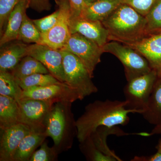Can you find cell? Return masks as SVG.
I'll return each instance as SVG.
<instances>
[{"mask_svg":"<svg viewBox=\"0 0 161 161\" xmlns=\"http://www.w3.org/2000/svg\"><path fill=\"white\" fill-rule=\"evenodd\" d=\"M60 50L69 52L80 59L92 77L104 53L102 47L79 33L71 34L63 48Z\"/></svg>","mask_w":161,"mask_h":161,"instance_id":"9c48e42d","label":"cell"},{"mask_svg":"<svg viewBox=\"0 0 161 161\" xmlns=\"http://www.w3.org/2000/svg\"><path fill=\"white\" fill-rule=\"evenodd\" d=\"M22 98H31L54 103L58 102L73 103L80 100L76 92L66 84L61 82L43 86H35L23 90Z\"/></svg>","mask_w":161,"mask_h":161,"instance_id":"30bf717a","label":"cell"},{"mask_svg":"<svg viewBox=\"0 0 161 161\" xmlns=\"http://www.w3.org/2000/svg\"><path fill=\"white\" fill-rule=\"evenodd\" d=\"M41 34L37 27L26 14L20 28L17 40L26 43H38L41 39Z\"/></svg>","mask_w":161,"mask_h":161,"instance_id":"cb8c5ba5","label":"cell"},{"mask_svg":"<svg viewBox=\"0 0 161 161\" xmlns=\"http://www.w3.org/2000/svg\"><path fill=\"white\" fill-rule=\"evenodd\" d=\"M125 101L96 100L86 105L81 116L76 120L77 137L79 142L88 137L99 127L128 125L129 114L136 113L126 107Z\"/></svg>","mask_w":161,"mask_h":161,"instance_id":"6da1fadb","label":"cell"},{"mask_svg":"<svg viewBox=\"0 0 161 161\" xmlns=\"http://www.w3.org/2000/svg\"><path fill=\"white\" fill-rule=\"evenodd\" d=\"M22 0H0V35L6 29L9 15L15 6Z\"/></svg>","mask_w":161,"mask_h":161,"instance_id":"83f0119b","label":"cell"},{"mask_svg":"<svg viewBox=\"0 0 161 161\" xmlns=\"http://www.w3.org/2000/svg\"><path fill=\"white\" fill-rule=\"evenodd\" d=\"M17 81L23 90L32 87L46 86L61 82L50 74H36Z\"/></svg>","mask_w":161,"mask_h":161,"instance_id":"d4e9b609","label":"cell"},{"mask_svg":"<svg viewBox=\"0 0 161 161\" xmlns=\"http://www.w3.org/2000/svg\"><path fill=\"white\" fill-rule=\"evenodd\" d=\"M145 17L148 35L161 29V0H158Z\"/></svg>","mask_w":161,"mask_h":161,"instance_id":"484cf974","label":"cell"},{"mask_svg":"<svg viewBox=\"0 0 161 161\" xmlns=\"http://www.w3.org/2000/svg\"><path fill=\"white\" fill-rule=\"evenodd\" d=\"M157 77V72L153 69L128 81L124 88V94L128 109L141 114L144 112Z\"/></svg>","mask_w":161,"mask_h":161,"instance_id":"52a82bcc","label":"cell"},{"mask_svg":"<svg viewBox=\"0 0 161 161\" xmlns=\"http://www.w3.org/2000/svg\"><path fill=\"white\" fill-rule=\"evenodd\" d=\"M17 101L19 108L20 123L31 128L44 127L47 116L54 103L31 98H22Z\"/></svg>","mask_w":161,"mask_h":161,"instance_id":"7c38bea8","label":"cell"},{"mask_svg":"<svg viewBox=\"0 0 161 161\" xmlns=\"http://www.w3.org/2000/svg\"><path fill=\"white\" fill-rule=\"evenodd\" d=\"M20 123L19 108L17 101L0 95V129L4 130Z\"/></svg>","mask_w":161,"mask_h":161,"instance_id":"ffe728a7","label":"cell"},{"mask_svg":"<svg viewBox=\"0 0 161 161\" xmlns=\"http://www.w3.org/2000/svg\"><path fill=\"white\" fill-rule=\"evenodd\" d=\"M47 137L44 127L31 128L23 139L14 155L13 161H29L33 153Z\"/></svg>","mask_w":161,"mask_h":161,"instance_id":"2e32d148","label":"cell"},{"mask_svg":"<svg viewBox=\"0 0 161 161\" xmlns=\"http://www.w3.org/2000/svg\"><path fill=\"white\" fill-rule=\"evenodd\" d=\"M11 72L16 80L36 74H49L43 64L29 55L24 57Z\"/></svg>","mask_w":161,"mask_h":161,"instance_id":"7402d4cb","label":"cell"},{"mask_svg":"<svg viewBox=\"0 0 161 161\" xmlns=\"http://www.w3.org/2000/svg\"><path fill=\"white\" fill-rule=\"evenodd\" d=\"M161 133V125L156 126V127L152 130V132L150 133V135Z\"/></svg>","mask_w":161,"mask_h":161,"instance_id":"836d02e7","label":"cell"},{"mask_svg":"<svg viewBox=\"0 0 161 161\" xmlns=\"http://www.w3.org/2000/svg\"><path fill=\"white\" fill-rule=\"evenodd\" d=\"M157 148L158 150H161V140L159 142L158 146H157Z\"/></svg>","mask_w":161,"mask_h":161,"instance_id":"8d00e7d4","label":"cell"},{"mask_svg":"<svg viewBox=\"0 0 161 161\" xmlns=\"http://www.w3.org/2000/svg\"><path fill=\"white\" fill-rule=\"evenodd\" d=\"M59 14L60 10L58 8L54 12L49 15L41 19L33 20V21L42 34L49 31L54 26L58 21Z\"/></svg>","mask_w":161,"mask_h":161,"instance_id":"f546056e","label":"cell"},{"mask_svg":"<svg viewBox=\"0 0 161 161\" xmlns=\"http://www.w3.org/2000/svg\"><path fill=\"white\" fill-rule=\"evenodd\" d=\"M156 71L157 72L158 77L161 78V66Z\"/></svg>","mask_w":161,"mask_h":161,"instance_id":"e575fe53","label":"cell"},{"mask_svg":"<svg viewBox=\"0 0 161 161\" xmlns=\"http://www.w3.org/2000/svg\"><path fill=\"white\" fill-rule=\"evenodd\" d=\"M71 34L79 33L103 47L109 42V32L100 21H93L79 16H71L69 22Z\"/></svg>","mask_w":161,"mask_h":161,"instance_id":"4fadbf2b","label":"cell"},{"mask_svg":"<svg viewBox=\"0 0 161 161\" xmlns=\"http://www.w3.org/2000/svg\"><path fill=\"white\" fill-rule=\"evenodd\" d=\"M101 22L108 31L109 41L130 44L148 36L146 17L126 4L121 3Z\"/></svg>","mask_w":161,"mask_h":161,"instance_id":"7a4b0ae2","label":"cell"},{"mask_svg":"<svg viewBox=\"0 0 161 161\" xmlns=\"http://www.w3.org/2000/svg\"><path fill=\"white\" fill-rule=\"evenodd\" d=\"M72 104L66 101L54 103L44 122L47 137L53 139V147L59 153L70 149L77 136Z\"/></svg>","mask_w":161,"mask_h":161,"instance_id":"3957f363","label":"cell"},{"mask_svg":"<svg viewBox=\"0 0 161 161\" xmlns=\"http://www.w3.org/2000/svg\"><path fill=\"white\" fill-rule=\"evenodd\" d=\"M84 1L86 4H87L93 3V2H95V1H96V0H84Z\"/></svg>","mask_w":161,"mask_h":161,"instance_id":"d590c367","label":"cell"},{"mask_svg":"<svg viewBox=\"0 0 161 161\" xmlns=\"http://www.w3.org/2000/svg\"><path fill=\"white\" fill-rule=\"evenodd\" d=\"M23 89L11 72L0 71V95L16 100L21 98Z\"/></svg>","mask_w":161,"mask_h":161,"instance_id":"603a6c76","label":"cell"},{"mask_svg":"<svg viewBox=\"0 0 161 161\" xmlns=\"http://www.w3.org/2000/svg\"><path fill=\"white\" fill-rule=\"evenodd\" d=\"M28 8L29 0H22L15 6L9 15L5 31L1 36V47L7 43L17 40L26 9Z\"/></svg>","mask_w":161,"mask_h":161,"instance_id":"ac0fdd59","label":"cell"},{"mask_svg":"<svg viewBox=\"0 0 161 161\" xmlns=\"http://www.w3.org/2000/svg\"><path fill=\"white\" fill-rule=\"evenodd\" d=\"M28 46L26 43L16 40L1 47L0 71H12L21 60L27 56Z\"/></svg>","mask_w":161,"mask_h":161,"instance_id":"e0dca14e","label":"cell"},{"mask_svg":"<svg viewBox=\"0 0 161 161\" xmlns=\"http://www.w3.org/2000/svg\"><path fill=\"white\" fill-rule=\"evenodd\" d=\"M51 7L49 0H29V8L39 12L49 10Z\"/></svg>","mask_w":161,"mask_h":161,"instance_id":"4dcf8cb0","label":"cell"},{"mask_svg":"<svg viewBox=\"0 0 161 161\" xmlns=\"http://www.w3.org/2000/svg\"><path fill=\"white\" fill-rule=\"evenodd\" d=\"M30 130V127L21 123L1 130L0 161H13L19 145Z\"/></svg>","mask_w":161,"mask_h":161,"instance_id":"5bb4252c","label":"cell"},{"mask_svg":"<svg viewBox=\"0 0 161 161\" xmlns=\"http://www.w3.org/2000/svg\"><path fill=\"white\" fill-rule=\"evenodd\" d=\"M71 6V16H79L86 5L84 0H69Z\"/></svg>","mask_w":161,"mask_h":161,"instance_id":"1f68e13d","label":"cell"},{"mask_svg":"<svg viewBox=\"0 0 161 161\" xmlns=\"http://www.w3.org/2000/svg\"><path fill=\"white\" fill-rule=\"evenodd\" d=\"M146 58L153 69L161 66V33L148 35L135 43L125 44Z\"/></svg>","mask_w":161,"mask_h":161,"instance_id":"9a60e30c","label":"cell"},{"mask_svg":"<svg viewBox=\"0 0 161 161\" xmlns=\"http://www.w3.org/2000/svg\"><path fill=\"white\" fill-rule=\"evenodd\" d=\"M131 134L124 132L117 126L99 127L80 143V150L88 161H121L122 160L108 146L107 138L111 135L123 136Z\"/></svg>","mask_w":161,"mask_h":161,"instance_id":"277c9868","label":"cell"},{"mask_svg":"<svg viewBox=\"0 0 161 161\" xmlns=\"http://www.w3.org/2000/svg\"><path fill=\"white\" fill-rule=\"evenodd\" d=\"M55 2L60 10L58 21L49 31L41 34L38 43L60 50L71 35L69 27L71 11L69 0H55Z\"/></svg>","mask_w":161,"mask_h":161,"instance_id":"ba28073f","label":"cell"},{"mask_svg":"<svg viewBox=\"0 0 161 161\" xmlns=\"http://www.w3.org/2000/svg\"><path fill=\"white\" fill-rule=\"evenodd\" d=\"M103 49L104 53H110L120 60L125 68L128 81L147 74L153 69L143 56L124 43L109 41L104 45Z\"/></svg>","mask_w":161,"mask_h":161,"instance_id":"8992f818","label":"cell"},{"mask_svg":"<svg viewBox=\"0 0 161 161\" xmlns=\"http://www.w3.org/2000/svg\"><path fill=\"white\" fill-rule=\"evenodd\" d=\"M63 56L65 83L78 94L80 100L98 92L92 77L85 65L76 56L60 50Z\"/></svg>","mask_w":161,"mask_h":161,"instance_id":"5b68a950","label":"cell"},{"mask_svg":"<svg viewBox=\"0 0 161 161\" xmlns=\"http://www.w3.org/2000/svg\"><path fill=\"white\" fill-rule=\"evenodd\" d=\"M120 4L119 0H96L86 4L80 16L93 21L102 22L108 17Z\"/></svg>","mask_w":161,"mask_h":161,"instance_id":"d6986e66","label":"cell"},{"mask_svg":"<svg viewBox=\"0 0 161 161\" xmlns=\"http://www.w3.org/2000/svg\"><path fill=\"white\" fill-rule=\"evenodd\" d=\"M59 154L53 146L49 147L45 141L40 146V149L33 153L29 161H56Z\"/></svg>","mask_w":161,"mask_h":161,"instance_id":"4316f807","label":"cell"},{"mask_svg":"<svg viewBox=\"0 0 161 161\" xmlns=\"http://www.w3.org/2000/svg\"><path fill=\"white\" fill-rule=\"evenodd\" d=\"M132 161H161V150H158L155 154L150 156H136Z\"/></svg>","mask_w":161,"mask_h":161,"instance_id":"d6a6232c","label":"cell"},{"mask_svg":"<svg viewBox=\"0 0 161 161\" xmlns=\"http://www.w3.org/2000/svg\"><path fill=\"white\" fill-rule=\"evenodd\" d=\"M27 55L43 64L49 74L61 82H65L63 56L61 50L39 43L28 45Z\"/></svg>","mask_w":161,"mask_h":161,"instance_id":"8fae6325","label":"cell"},{"mask_svg":"<svg viewBox=\"0 0 161 161\" xmlns=\"http://www.w3.org/2000/svg\"><path fill=\"white\" fill-rule=\"evenodd\" d=\"M150 124L161 125V78L157 80L153 88L147 107L142 113Z\"/></svg>","mask_w":161,"mask_h":161,"instance_id":"44dd1931","label":"cell"},{"mask_svg":"<svg viewBox=\"0 0 161 161\" xmlns=\"http://www.w3.org/2000/svg\"><path fill=\"white\" fill-rule=\"evenodd\" d=\"M121 4L131 6L140 14L146 16L158 0H119Z\"/></svg>","mask_w":161,"mask_h":161,"instance_id":"f1b7e54d","label":"cell"}]
</instances>
